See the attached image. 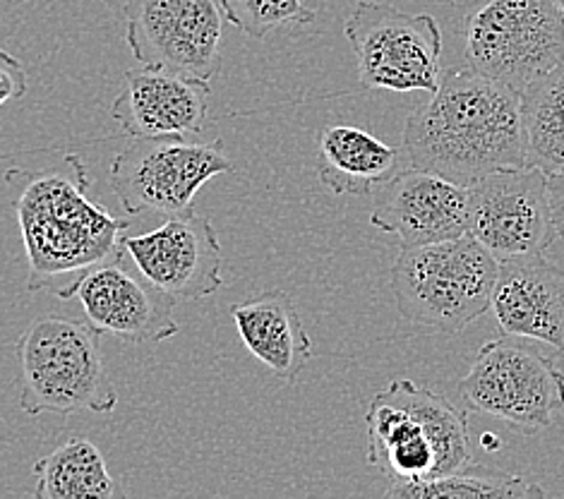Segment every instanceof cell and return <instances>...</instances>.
<instances>
[{
    "label": "cell",
    "mask_w": 564,
    "mask_h": 499,
    "mask_svg": "<svg viewBox=\"0 0 564 499\" xmlns=\"http://www.w3.org/2000/svg\"><path fill=\"white\" fill-rule=\"evenodd\" d=\"M401 152L409 169L466 187L490 173L527 166L521 91L468 65L449 67L433 97L411 111Z\"/></svg>",
    "instance_id": "1"
},
{
    "label": "cell",
    "mask_w": 564,
    "mask_h": 499,
    "mask_svg": "<svg viewBox=\"0 0 564 499\" xmlns=\"http://www.w3.org/2000/svg\"><path fill=\"white\" fill-rule=\"evenodd\" d=\"M6 183L18 191L15 211L30 262V291L61 295L87 269L126 252L123 231L130 221L89 197L91 178L77 154L42 171L10 169Z\"/></svg>",
    "instance_id": "2"
},
{
    "label": "cell",
    "mask_w": 564,
    "mask_h": 499,
    "mask_svg": "<svg viewBox=\"0 0 564 499\" xmlns=\"http://www.w3.org/2000/svg\"><path fill=\"white\" fill-rule=\"evenodd\" d=\"M101 334L89 322L39 317L18 341L20 409L26 415L113 413L118 391L106 370Z\"/></svg>",
    "instance_id": "3"
},
{
    "label": "cell",
    "mask_w": 564,
    "mask_h": 499,
    "mask_svg": "<svg viewBox=\"0 0 564 499\" xmlns=\"http://www.w3.org/2000/svg\"><path fill=\"white\" fill-rule=\"evenodd\" d=\"M500 262L474 236L401 248L392 267L399 313L415 325L456 334L490 310Z\"/></svg>",
    "instance_id": "4"
},
{
    "label": "cell",
    "mask_w": 564,
    "mask_h": 499,
    "mask_svg": "<svg viewBox=\"0 0 564 499\" xmlns=\"http://www.w3.org/2000/svg\"><path fill=\"white\" fill-rule=\"evenodd\" d=\"M466 65L521 91L564 58L555 0H474L464 18Z\"/></svg>",
    "instance_id": "5"
},
{
    "label": "cell",
    "mask_w": 564,
    "mask_h": 499,
    "mask_svg": "<svg viewBox=\"0 0 564 499\" xmlns=\"http://www.w3.org/2000/svg\"><path fill=\"white\" fill-rule=\"evenodd\" d=\"M224 140L193 142L187 138H132L111 161V187L130 214L195 211V197L217 175L234 173Z\"/></svg>",
    "instance_id": "6"
},
{
    "label": "cell",
    "mask_w": 564,
    "mask_h": 499,
    "mask_svg": "<svg viewBox=\"0 0 564 499\" xmlns=\"http://www.w3.org/2000/svg\"><path fill=\"white\" fill-rule=\"evenodd\" d=\"M344 34L362 87L397 94L430 91L442 77V32L430 15H409L380 0H358Z\"/></svg>",
    "instance_id": "7"
},
{
    "label": "cell",
    "mask_w": 564,
    "mask_h": 499,
    "mask_svg": "<svg viewBox=\"0 0 564 499\" xmlns=\"http://www.w3.org/2000/svg\"><path fill=\"white\" fill-rule=\"evenodd\" d=\"M459 394L471 411L533 433L564 409V372L541 350L505 336L480 346Z\"/></svg>",
    "instance_id": "8"
},
{
    "label": "cell",
    "mask_w": 564,
    "mask_h": 499,
    "mask_svg": "<svg viewBox=\"0 0 564 499\" xmlns=\"http://www.w3.org/2000/svg\"><path fill=\"white\" fill-rule=\"evenodd\" d=\"M468 236L497 262L545 254L557 240L547 173L527 164L468 185Z\"/></svg>",
    "instance_id": "9"
},
{
    "label": "cell",
    "mask_w": 564,
    "mask_h": 499,
    "mask_svg": "<svg viewBox=\"0 0 564 499\" xmlns=\"http://www.w3.org/2000/svg\"><path fill=\"white\" fill-rule=\"evenodd\" d=\"M126 42L144 67L212 79L224 65L217 0H126Z\"/></svg>",
    "instance_id": "10"
},
{
    "label": "cell",
    "mask_w": 564,
    "mask_h": 499,
    "mask_svg": "<svg viewBox=\"0 0 564 499\" xmlns=\"http://www.w3.org/2000/svg\"><path fill=\"white\" fill-rule=\"evenodd\" d=\"M123 254L87 269L58 299H75L83 305L87 322L101 336H118L135 346L173 339L181 332L173 315L176 299L156 289L140 272L132 274L123 264Z\"/></svg>",
    "instance_id": "11"
},
{
    "label": "cell",
    "mask_w": 564,
    "mask_h": 499,
    "mask_svg": "<svg viewBox=\"0 0 564 499\" xmlns=\"http://www.w3.org/2000/svg\"><path fill=\"white\" fill-rule=\"evenodd\" d=\"M138 272L176 301H203L224 286L221 246L207 217L176 214L142 236H123Z\"/></svg>",
    "instance_id": "12"
},
{
    "label": "cell",
    "mask_w": 564,
    "mask_h": 499,
    "mask_svg": "<svg viewBox=\"0 0 564 499\" xmlns=\"http://www.w3.org/2000/svg\"><path fill=\"white\" fill-rule=\"evenodd\" d=\"M370 226L421 248L468 234V187L423 169H404L380 187Z\"/></svg>",
    "instance_id": "13"
},
{
    "label": "cell",
    "mask_w": 564,
    "mask_h": 499,
    "mask_svg": "<svg viewBox=\"0 0 564 499\" xmlns=\"http://www.w3.org/2000/svg\"><path fill=\"white\" fill-rule=\"evenodd\" d=\"M123 77L111 118L130 138H191L205 132L212 106L209 79L144 65L126 70Z\"/></svg>",
    "instance_id": "14"
},
{
    "label": "cell",
    "mask_w": 564,
    "mask_h": 499,
    "mask_svg": "<svg viewBox=\"0 0 564 499\" xmlns=\"http://www.w3.org/2000/svg\"><path fill=\"white\" fill-rule=\"evenodd\" d=\"M490 310L505 336L564 350V272L545 254L500 262Z\"/></svg>",
    "instance_id": "15"
},
{
    "label": "cell",
    "mask_w": 564,
    "mask_h": 499,
    "mask_svg": "<svg viewBox=\"0 0 564 499\" xmlns=\"http://www.w3.org/2000/svg\"><path fill=\"white\" fill-rule=\"evenodd\" d=\"M231 317L246 348L281 382L293 384L313 358L299 307L286 291H262L231 305Z\"/></svg>",
    "instance_id": "16"
},
{
    "label": "cell",
    "mask_w": 564,
    "mask_h": 499,
    "mask_svg": "<svg viewBox=\"0 0 564 499\" xmlns=\"http://www.w3.org/2000/svg\"><path fill=\"white\" fill-rule=\"evenodd\" d=\"M315 169L334 195L366 197L409 169L401 147H392L366 128L327 126L317 138Z\"/></svg>",
    "instance_id": "17"
},
{
    "label": "cell",
    "mask_w": 564,
    "mask_h": 499,
    "mask_svg": "<svg viewBox=\"0 0 564 499\" xmlns=\"http://www.w3.org/2000/svg\"><path fill=\"white\" fill-rule=\"evenodd\" d=\"M366 462L392 482H419L435 476L437 456L423 421L387 389L372 397L366 413Z\"/></svg>",
    "instance_id": "18"
},
{
    "label": "cell",
    "mask_w": 564,
    "mask_h": 499,
    "mask_svg": "<svg viewBox=\"0 0 564 499\" xmlns=\"http://www.w3.org/2000/svg\"><path fill=\"white\" fill-rule=\"evenodd\" d=\"M36 499H123V482L111 476L94 442L75 437L34 464Z\"/></svg>",
    "instance_id": "19"
},
{
    "label": "cell",
    "mask_w": 564,
    "mask_h": 499,
    "mask_svg": "<svg viewBox=\"0 0 564 499\" xmlns=\"http://www.w3.org/2000/svg\"><path fill=\"white\" fill-rule=\"evenodd\" d=\"M384 389L423 421L430 440L435 444V476L459 474V470L474 466L471 435H468L464 411L452 406L437 391L415 384L413 380H404V377L392 380Z\"/></svg>",
    "instance_id": "20"
},
{
    "label": "cell",
    "mask_w": 564,
    "mask_h": 499,
    "mask_svg": "<svg viewBox=\"0 0 564 499\" xmlns=\"http://www.w3.org/2000/svg\"><path fill=\"white\" fill-rule=\"evenodd\" d=\"M521 116L529 166L564 169V58L521 89Z\"/></svg>",
    "instance_id": "21"
},
{
    "label": "cell",
    "mask_w": 564,
    "mask_h": 499,
    "mask_svg": "<svg viewBox=\"0 0 564 499\" xmlns=\"http://www.w3.org/2000/svg\"><path fill=\"white\" fill-rule=\"evenodd\" d=\"M384 497L394 499H533L545 497L541 485L523 476L488 474L468 466L459 474L433 476L419 482H392Z\"/></svg>",
    "instance_id": "22"
},
{
    "label": "cell",
    "mask_w": 564,
    "mask_h": 499,
    "mask_svg": "<svg viewBox=\"0 0 564 499\" xmlns=\"http://www.w3.org/2000/svg\"><path fill=\"white\" fill-rule=\"evenodd\" d=\"M219 6L226 22L252 39H267L286 26L315 20V10L303 0H219Z\"/></svg>",
    "instance_id": "23"
},
{
    "label": "cell",
    "mask_w": 564,
    "mask_h": 499,
    "mask_svg": "<svg viewBox=\"0 0 564 499\" xmlns=\"http://www.w3.org/2000/svg\"><path fill=\"white\" fill-rule=\"evenodd\" d=\"M26 89H30V83H26L22 63L0 48V106L22 99Z\"/></svg>",
    "instance_id": "24"
},
{
    "label": "cell",
    "mask_w": 564,
    "mask_h": 499,
    "mask_svg": "<svg viewBox=\"0 0 564 499\" xmlns=\"http://www.w3.org/2000/svg\"><path fill=\"white\" fill-rule=\"evenodd\" d=\"M547 191H550V205H553L557 238L564 240V169L547 173Z\"/></svg>",
    "instance_id": "25"
},
{
    "label": "cell",
    "mask_w": 564,
    "mask_h": 499,
    "mask_svg": "<svg viewBox=\"0 0 564 499\" xmlns=\"http://www.w3.org/2000/svg\"><path fill=\"white\" fill-rule=\"evenodd\" d=\"M555 3H557V6H560V10L564 12V0H555Z\"/></svg>",
    "instance_id": "26"
}]
</instances>
